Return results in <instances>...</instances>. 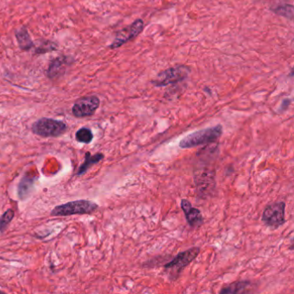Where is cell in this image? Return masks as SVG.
<instances>
[{
	"mask_svg": "<svg viewBox=\"0 0 294 294\" xmlns=\"http://www.w3.org/2000/svg\"><path fill=\"white\" fill-rule=\"evenodd\" d=\"M222 134V126L221 124L204 128L198 132H192L185 138H182L178 144V147L182 150H186L213 144L219 140Z\"/></svg>",
	"mask_w": 294,
	"mask_h": 294,
	"instance_id": "1",
	"label": "cell"
},
{
	"mask_svg": "<svg viewBox=\"0 0 294 294\" xmlns=\"http://www.w3.org/2000/svg\"><path fill=\"white\" fill-rule=\"evenodd\" d=\"M98 208V206L92 201L80 200L68 202L54 207L51 212L50 215L53 216H66L91 214L97 210Z\"/></svg>",
	"mask_w": 294,
	"mask_h": 294,
	"instance_id": "2",
	"label": "cell"
},
{
	"mask_svg": "<svg viewBox=\"0 0 294 294\" xmlns=\"http://www.w3.org/2000/svg\"><path fill=\"white\" fill-rule=\"evenodd\" d=\"M32 132L44 138H56L66 133L68 126L65 122L56 119L42 118L34 122L32 126Z\"/></svg>",
	"mask_w": 294,
	"mask_h": 294,
	"instance_id": "3",
	"label": "cell"
},
{
	"mask_svg": "<svg viewBox=\"0 0 294 294\" xmlns=\"http://www.w3.org/2000/svg\"><path fill=\"white\" fill-rule=\"evenodd\" d=\"M190 72V68L184 65L172 66L160 72L152 83L157 88L166 86L171 84H177L178 82H183L186 78H188Z\"/></svg>",
	"mask_w": 294,
	"mask_h": 294,
	"instance_id": "4",
	"label": "cell"
},
{
	"mask_svg": "<svg viewBox=\"0 0 294 294\" xmlns=\"http://www.w3.org/2000/svg\"><path fill=\"white\" fill-rule=\"evenodd\" d=\"M262 221L265 226L271 228H278L286 222V203L276 202L270 204L263 210Z\"/></svg>",
	"mask_w": 294,
	"mask_h": 294,
	"instance_id": "5",
	"label": "cell"
},
{
	"mask_svg": "<svg viewBox=\"0 0 294 294\" xmlns=\"http://www.w3.org/2000/svg\"><path fill=\"white\" fill-rule=\"evenodd\" d=\"M197 194L200 198L210 197L216 189L215 171L212 169L204 168L198 172L194 177Z\"/></svg>",
	"mask_w": 294,
	"mask_h": 294,
	"instance_id": "6",
	"label": "cell"
},
{
	"mask_svg": "<svg viewBox=\"0 0 294 294\" xmlns=\"http://www.w3.org/2000/svg\"><path fill=\"white\" fill-rule=\"evenodd\" d=\"M200 252V248L192 247L186 250L178 253L171 262L166 263L164 268L166 269L174 270L177 274H180L183 269L186 268L194 262Z\"/></svg>",
	"mask_w": 294,
	"mask_h": 294,
	"instance_id": "7",
	"label": "cell"
},
{
	"mask_svg": "<svg viewBox=\"0 0 294 294\" xmlns=\"http://www.w3.org/2000/svg\"><path fill=\"white\" fill-rule=\"evenodd\" d=\"M100 100L96 96L82 98L74 104L72 108V115L78 118L92 116L100 107Z\"/></svg>",
	"mask_w": 294,
	"mask_h": 294,
	"instance_id": "8",
	"label": "cell"
},
{
	"mask_svg": "<svg viewBox=\"0 0 294 294\" xmlns=\"http://www.w3.org/2000/svg\"><path fill=\"white\" fill-rule=\"evenodd\" d=\"M144 22L142 19H136L132 22L130 26L127 28H124L116 34V38L112 42V44L110 45V48L115 50L121 47L124 44L132 41V39L136 38L144 30Z\"/></svg>",
	"mask_w": 294,
	"mask_h": 294,
	"instance_id": "9",
	"label": "cell"
},
{
	"mask_svg": "<svg viewBox=\"0 0 294 294\" xmlns=\"http://www.w3.org/2000/svg\"><path fill=\"white\" fill-rule=\"evenodd\" d=\"M180 207L185 214L186 220L192 228H198L203 226L204 218L200 210L192 206L191 202L188 200H182Z\"/></svg>",
	"mask_w": 294,
	"mask_h": 294,
	"instance_id": "10",
	"label": "cell"
},
{
	"mask_svg": "<svg viewBox=\"0 0 294 294\" xmlns=\"http://www.w3.org/2000/svg\"><path fill=\"white\" fill-rule=\"evenodd\" d=\"M104 158V156L102 153L91 154V153L86 152V156H84V162L82 166L78 168L76 174L78 176H83L84 174L88 172L91 166L101 162V160H103Z\"/></svg>",
	"mask_w": 294,
	"mask_h": 294,
	"instance_id": "11",
	"label": "cell"
},
{
	"mask_svg": "<svg viewBox=\"0 0 294 294\" xmlns=\"http://www.w3.org/2000/svg\"><path fill=\"white\" fill-rule=\"evenodd\" d=\"M66 65H68V60L65 57H60V58L54 60L48 70V78H56L57 76H62L65 72Z\"/></svg>",
	"mask_w": 294,
	"mask_h": 294,
	"instance_id": "12",
	"label": "cell"
},
{
	"mask_svg": "<svg viewBox=\"0 0 294 294\" xmlns=\"http://www.w3.org/2000/svg\"><path fill=\"white\" fill-rule=\"evenodd\" d=\"M250 286L251 282L248 280H238L222 288L219 292V294H232L246 292Z\"/></svg>",
	"mask_w": 294,
	"mask_h": 294,
	"instance_id": "13",
	"label": "cell"
},
{
	"mask_svg": "<svg viewBox=\"0 0 294 294\" xmlns=\"http://www.w3.org/2000/svg\"><path fill=\"white\" fill-rule=\"evenodd\" d=\"M15 34H16V40L18 42L19 47L22 50H28L33 47L34 44H33L32 38L30 36L26 28H19Z\"/></svg>",
	"mask_w": 294,
	"mask_h": 294,
	"instance_id": "14",
	"label": "cell"
},
{
	"mask_svg": "<svg viewBox=\"0 0 294 294\" xmlns=\"http://www.w3.org/2000/svg\"><path fill=\"white\" fill-rule=\"evenodd\" d=\"M34 184V178L24 176L18 186V196L20 200H24L28 196V192L32 190Z\"/></svg>",
	"mask_w": 294,
	"mask_h": 294,
	"instance_id": "15",
	"label": "cell"
},
{
	"mask_svg": "<svg viewBox=\"0 0 294 294\" xmlns=\"http://www.w3.org/2000/svg\"><path fill=\"white\" fill-rule=\"evenodd\" d=\"M272 12L278 15V16H284L286 18L292 20L294 19V6L292 4H284L272 9Z\"/></svg>",
	"mask_w": 294,
	"mask_h": 294,
	"instance_id": "16",
	"label": "cell"
},
{
	"mask_svg": "<svg viewBox=\"0 0 294 294\" xmlns=\"http://www.w3.org/2000/svg\"><path fill=\"white\" fill-rule=\"evenodd\" d=\"M76 141L78 142H83V144H90L92 139H94V134L90 128H80L76 134Z\"/></svg>",
	"mask_w": 294,
	"mask_h": 294,
	"instance_id": "17",
	"label": "cell"
},
{
	"mask_svg": "<svg viewBox=\"0 0 294 294\" xmlns=\"http://www.w3.org/2000/svg\"><path fill=\"white\" fill-rule=\"evenodd\" d=\"M14 216H15V212L12 209H9V210H7L6 212L4 213L2 216H1V218H0V232L1 233H3L6 230L10 222L12 221Z\"/></svg>",
	"mask_w": 294,
	"mask_h": 294,
	"instance_id": "18",
	"label": "cell"
},
{
	"mask_svg": "<svg viewBox=\"0 0 294 294\" xmlns=\"http://www.w3.org/2000/svg\"><path fill=\"white\" fill-rule=\"evenodd\" d=\"M56 45L54 44L51 42H42L40 45V47L38 48L36 50V53L44 54L46 53L48 51L56 50Z\"/></svg>",
	"mask_w": 294,
	"mask_h": 294,
	"instance_id": "19",
	"label": "cell"
},
{
	"mask_svg": "<svg viewBox=\"0 0 294 294\" xmlns=\"http://www.w3.org/2000/svg\"><path fill=\"white\" fill-rule=\"evenodd\" d=\"M290 103H291L290 100H285L283 101L282 102V107H280V110L283 112V110H286L288 109Z\"/></svg>",
	"mask_w": 294,
	"mask_h": 294,
	"instance_id": "20",
	"label": "cell"
},
{
	"mask_svg": "<svg viewBox=\"0 0 294 294\" xmlns=\"http://www.w3.org/2000/svg\"><path fill=\"white\" fill-rule=\"evenodd\" d=\"M0 292H2L0 291Z\"/></svg>",
	"mask_w": 294,
	"mask_h": 294,
	"instance_id": "21",
	"label": "cell"
}]
</instances>
